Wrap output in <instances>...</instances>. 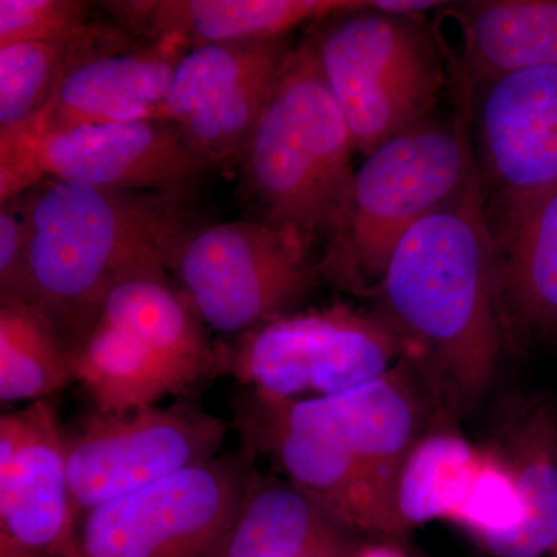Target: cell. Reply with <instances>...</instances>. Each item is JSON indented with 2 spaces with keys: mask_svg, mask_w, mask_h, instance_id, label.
I'll list each match as a JSON object with an SVG mask.
<instances>
[{
  "mask_svg": "<svg viewBox=\"0 0 557 557\" xmlns=\"http://www.w3.org/2000/svg\"><path fill=\"white\" fill-rule=\"evenodd\" d=\"M189 193H137L40 178L7 201L27 226L20 299L49 319L70 350L121 278L166 269L196 230Z\"/></svg>",
  "mask_w": 557,
  "mask_h": 557,
  "instance_id": "obj_1",
  "label": "cell"
},
{
  "mask_svg": "<svg viewBox=\"0 0 557 557\" xmlns=\"http://www.w3.org/2000/svg\"><path fill=\"white\" fill-rule=\"evenodd\" d=\"M376 293L440 391L460 409L474 406L504 338L479 172L398 242Z\"/></svg>",
  "mask_w": 557,
  "mask_h": 557,
  "instance_id": "obj_2",
  "label": "cell"
},
{
  "mask_svg": "<svg viewBox=\"0 0 557 557\" xmlns=\"http://www.w3.org/2000/svg\"><path fill=\"white\" fill-rule=\"evenodd\" d=\"M357 152L330 90L314 35L293 47L239 166L249 218L327 245L346 211Z\"/></svg>",
  "mask_w": 557,
  "mask_h": 557,
  "instance_id": "obj_3",
  "label": "cell"
},
{
  "mask_svg": "<svg viewBox=\"0 0 557 557\" xmlns=\"http://www.w3.org/2000/svg\"><path fill=\"white\" fill-rule=\"evenodd\" d=\"M478 172L468 115L429 119L387 139L355 172L319 273L350 292H379L398 242Z\"/></svg>",
  "mask_w": 557,
  "mask_h": 557,
  "instance_id": "obj_4",
  "label": "cell"
},
{
  "mask_svg": "<svg viewBox=\"0 0 557 557\" xmlns=\"http://www.w3.org/2000/svg\"><path fill=\"white\" fill-rule=\"evenodd\" d=\"M420 17L380 13L368 2L313 33L325 81L364 157L432 119L445 67Z\"/></svg>",
  "mask_w": 557,
  "mask_h": 557,
  "instance_id": "obj_5",
  "label": "cell"
},
{
  "mask_svg": "<svg viewBox=\"0 0 557 557\" xmlns=\"http://www.w3.org/2000/svg\"><path fill=\"white\" fill-rule=\"evenodd\" d=\"M412 344L386 314L354 307L295 311L237 336L225 372L271 399L329 397L379 379Z\"/></svg>",
  "mask_w": 557,
  "mask_h": 557,
  "instance_id": "obj_6",
  "label": "cell"
},
{
  "mask_svg": "<svg viewBox=\"0 0 557 557\" xmlns=\"http://www.w3.org/2000/svg\"><path fill=\"white\" fill-rule=\"evenodd\" d=\"M168 271L205 325L236 336L298 311L321 274L298 236L251 219L190 231Z\"/></svg>",
  "mask_w": 557,
  "mask_h": 557,
  "instance_id": "obj_7",
  "label": "cell"
},
{
  "mask_svg": "<svg viewBox=\"0 0 557 557\" xmlns=\"http://www.w3.org/2000/svg\"><path fill=\"white\" fill-rule=\"evenodd\" d=\"M249 456H219L79 519L76 557H212L239 508Z\"/></svg>",
  "mask_w": 557,
  "mask_h": 557,
  "instance_id": "obj_8",
  "label": "cell"
},
{
  "mask_svg": "<svg viewBox=\"0 0 557 557\" xmlns=\"http://www.w3.org/2000/svg\"><path fill=\"white\" fill-rule=\"evenodd\" d=\"M226 426L200 406L174 403L100 413L65 437L73 519L219 457Z\"/></svg>",
  "mask_w": 557,
  "mask_h": 557,
  "instance_id": "obj_9",
  "label": "cell"
},
{
  "mask_svg": "<svg viewBox=\"0 0 557 557\" xmlns=\"http://www.w3.org/2000/svg\"><path fill=\"white\" fill-rule=\"evenodd\" d=\"M209 172L208 161L172 121L95 124L49 135L0 168V200H13L40 178L137 193H193Z\"/></svg>",
  "mask_w": 557,
  "mask_h": 557,
  "instance_id": "obj_10",
  "label": "cell"
},
{
  "mask_svg": "<svg viewBox=\"0 0 557 557\" xmlns=\"http://www.w3.org/2000/svg\"><path fill=\"white\" fill-rule=\"evenodd\" d=\"M65 437L49 399L0 418V557H76Z\"/></svg>",
  "mask_w": 557,
  "mask_h": 557,
  "instance_id": "obj_11",
  "label": "cell"
},
{
  "mask_svg": "<svg viewBox=\"0 0 557 557\" xmlns=\"http://www.w3.org/2000/svg\"><path fill=\"white\" fill-rule=\"evenodd\" d=\"M417 364L409 355L379 379L329 397L271 399L255 392L248 397L282 426L343 446L397 493L399 471L424 420Z\"/></svg>",
  "mask_w": 557,
  "mask_h": 557,
  "instance_id": "obj_12",
  "label": "cell"
},
{
  "mask_svg": "<svg viewBox=\"0 0 557 557\" xmlns=\"http://www.w3.org/2000/svg\"><path fill=\"white\" fill-rule=\"evenodd\" d=\"M236 421L249 454L269 457L288 482L357 533L398 537L408 531L394 487L343 446L282 426L249 397L240 398Z\"/></svg>",
  "mask_w": 557,
  "mask_h": 557,
  "instance_id": "obj_13",
  "label": "cell"
},
{
  "mask_svg": "<svg viewBox=\"0 0 557 557\" xmlns=\"http://www.w3.org/2000/svg\"><path fill=\"white\" fill-rule=\"evenodd\" d=\"M188 47L182 40H143L132 49L102 54L72 70L35 123L0 149L9 166L40 139L95 124L157 120L172 76Z\"/></svg>",
  "mask_w": 557,
  "mask_h": 557,
  "instance_id": "obj_14",
  "label": "cell"
},
{
  "mask_svg": "<svg viewBox=\"0 0 557 557\" xmlns=\"http://www.w3.org/2000/svg\"><path fill=\"white\" fill-rule=\"evenodd\" d=\"M486 212L502 329L557 333V183L502 194Z\"/></svg>",
  "mask_w": 557,
  "mask_h": 557,
  "instance_id": "obj_15",
  "label": "cell"
},
{
  "mask_svg": "<svg viewBox=\"0 0 557 557\" xmlns=\"http://www.w3.org/2000/svg\"><path fill=\"white\" fill-rule=\"evenodd\" d=\"M485 89L480 145L497 196L555 185L557 65L509 73Z\"/></svg>",
  "mask_w": 557,
  "mask_h": 557,
  "instance_id": "obj_16",
  "label": "cell"
},
{
  "mask_svg": "<svg viewBox=\"0 0 557 557\" xmlns=\"http://www.w3.org/2000/svg\"><path fill=\"white\" fill-rule=\"evenodd\" d=\"M100 9L141 40L175 38L190 50L208 44L287 36L309 21L368 7L359 0H119Z\"/></svg>",
  "mask_w": 557,
  "mask_h": 557,
  "instance_id": "obj_17",
  "label": "cell"
},
{
  "mask_svg": "<svg viewBox=\"0 0 557 557\" xmlns=\"http://www.w3.org/2000/svg\"><path fill=\"white\" fill-rule=\"evenodd\" d=\"M166 271L145 270L121 278L102 299L97 317L137 341L183 392L225 372V347L209 341L203 321Z\"/></svg>",
  "mask_w": 557,
  "mask_h": 557,
  "instance_id": "obj_18",
  "label": "cell"
},
{
  "mask_svg": "<svg viewBox=\"0 0 557 557\" xmlns=\"http://www.w3.org/2000/svg\"><path fill=\"white\" fill-rule=\"evenodd\" d=\"M357 531L288 480L252 468L244 497L212 557H359Z\"/></svg>",
  "mask_w": 557,
  "mask_h": 557,
  "instance_id": "obj_19",
  "label": "cell"
},
{
  "mask_svg": "<svg viewBox=\"0 0 557 557\" xmlns=\"http://www.w3.org/2000/svg\"><path fill=\"white\" fill-rule=\"evenodd\" d=\"M491 448L507 463L522 498V527L494 557H557V409L547 399L511 403Z\"/></svg>",
  "mask_w": 557,
  "mask_h": 557,
  "instance_id": "obj_20",
  "label": "cell"
},
{
  "mask_svg": "<svg viewBox=\"0 0 557 557\" xmlns=\"http://www.w3.org/2000/svg\"><path fill=\"white\" fill-rule=\"evenodd\" d=\"M115 22L97 20L64 42H13L0 47V149L10 146L50 104L65 76L83 62L137 46Z\"/></svg>",
  "mask_w": 557,
  "mask_h": 557,
  "instance_id": "obj_21",
  "label": "cell"
},
{
  "mask_svg": "<svg viewBox=\"0 0 557 557\" xmlns=\"http://www.w3.org/2000/svg\"><path fill=\"white\" fill-rule=\"evenodd\" d=\"M465 62L472 83L557 65V0L461 3Z\"/></svg>",
  "mask_w": 557,
  "mask_h": 557,
  "instance_id": "obj_22",
  "label": "cell"
},
{
  "mask_svg": "<svg viewBox=\"0 0 557 557\" xmlns=\"http://www.w3.org/2000/svg\"><path fill=\"white\" fill-rule=\"evenodd\" d=\"M70 361L75 380L94 401L95 412H129L180 394L177 384L156 358L100 317L70 350Z\"/></svg>",
  "mask_w": 557,
  "mask_h": 557,
  "instance_id": "obj_23",
  "label": "cell"
},
{
  "mask_svg": "<svg viewBox=\"0 0 557 557\" xmlns=\"http://www.w3.org/2000/svg\"><path fill=\"white\" fill-rule=\"evenodd\" d=\"M75 381L67 347L49 319L0 293V399L39 401Z\"/></svg>",
  "mask_w": 557,
  "mask_h": 557,
  "instance_id": "obj_24",
  "label": "cell"
},
{
  "mask_svg": "<svg viewBox=\"0 0 557 557\" xmlns=\"http://www.w3.org/2000/svg\"><path fill=\"white\" fill-rule=\"evenodd\" d=\"M287 36L208 44L189 50L178 62L157 120L183 123L214 100L265 70L287 62L293 50Z\"/></svg>",
  "mask_w": 557,
  "mask_h": 557,
  "instance_id": "obj_25",
  "label": "cell"
},
{
  "mask_svg": "<svg viewBox=\"0 0 557 557\" xmlns=\"http://www.w3.org/2000/svg\"><path fill=\"white\" fill-rule=\"evenodd\" d=\"M479 460L480 449L454 432L418 440L397 483L398 515L406 528L453 519L467 497Z\"/></svg>",
  "mask_w": 557,
  "mask_h": 557,
  "instance_id": "obj_26",
  "label": "cell"
},
{
  "mask_svg": "<svg viewBox=\"0 0 557 557\" xmlns=\"http://www.w3.org/2000/svg\"><path fill=\"white\" fill-rule=\"evenodd\" d=\"M523 519L525 509L507 463L491 446L480 448L474 479L450 522L463 528L480 547L494 556L522 527Z\"/></svg>",
  "mask_w": 557,
  "mask_h": 557,
  "instance_id": "obj_27",
  "label": "cell"
},
{
  "mask_svg": "<svg viewBox=\"0 0 557 557\" xmlns=\"http://www.w3.org/2000/svg\"><path fill=\"white\" fill-rule=\"evenodd\" d=\"M94 5L79 0H0V47L13 42H64L89 30Z\"/></svg>",
  "mask_w": 557,
  "mask_h": 557,
  "instance_id": "obj_28",
  "label": "cell"
},
{
  "mask_svg": "<svg viewBox=\"0 0 557 557\" xmlns=\"http://www.w3.org/2000/svg\"><path fill=\"white\" fill-rule=\"evenodd\" d=\"M28 262V234L24 219L10 203L0 211V293L20 298Z\"/></svg>",
  "mask_w": 557,
  "mask_h": 557,
  "instance_id": "obj_29",
  "label": "cell"
},
{
  "mask_svg": "<svg viewBox=\"0 0 557 557\" xmlns=\"http://www.w3.org/2000/svg\"><path fill=\"white\" fill-rule=\"evenodd\" d=\"M445 2L438 0H375L369 2L372 10L380 11V13L395 14V16H423L429 10L442 9Z\"/></svg>",
  "mask_w": 557,
  "mask_h": 557,
  "instance_id": "obj_30",
  "label": "cell"
},
{
  "mask_svg": "<svg viewBox=\"0 0 557 557\" xmlns=\"http://www.w3.org/2000/svg\"><path fill=\"white\" fill-rule=\"evenodd\" d=\"M359 557H406L403 553H399L397 548L391 547V545H369V547L362 548Z\"/></svg>",
  "mask_w": 557,
  "mask_h": 557,
  "instance_id": "obj_31",
  "label": "cell"
}]
</instances>
